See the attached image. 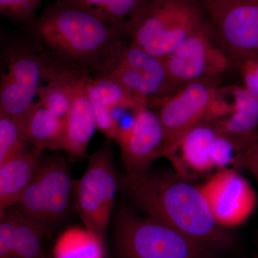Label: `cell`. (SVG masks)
Here are the masks:
<instances>
[{
    "instance_id": "obj_29",
    "label": "cell",
    "mask_w": 258,
    "mask_h": 258,
    "mask_svg": "<svg viewBox=\"0 0 258 258\" xmlns=\"http://www.w3.org/2000/svg\"><path fill=\"white\" fill-rule=\"evenodd\" d=\"M200 1L203 3L206 12H208L220 5L232 1V0H200Z\"/></svg>"
},
{
    "instance_id": "obj_27",
    "label": "cell",
    "mask_w": 258,
    "mask_h": 258,
    "mask_svg": "<svg viewBox=\"0 0 258 258\" xmlns=\"http://www.w3.org/2000/svg\"><path fill=\"white\" fill-rule=\"evenodd\" d=\"M240 166L247 169L258 182V136L243 139Z\"/></svg>"
},
{
    "instance_id": "obj_15",
    "label": "cell",
    "mask_w": 258,
    "mask_h": 258,
    "mask_svg": "<svg viewBox=\"0 0 258 258\" xmlns=\"http://www.w3.org/2000/svg\"><path fill=\"white\" fill-rule=\"evenodd\" d=\"M42 153L32 148L0 164V212L16 206L38 169Z\"/></svg>"
},
{
    "instance_id": "obj_28",
    "label": "cell",
    "mask_w": 258,
    "mask_h": 258,
    "mask_svg": "<svg viewBox=\"0 0 258 258\" xmlns=\"http://www.w3.org/2000/svg\"><path fill=\"white\" fill-rule=\"evenodd\" d=\"M238 64L244 87L258 94V54L245 57Z\"/></svg>"
},
{
    "instance_id": "obj_10",
    "label": "cell",
    "mask_w": 258,
    "mask_h": 258,
    "mask_svg": "<svg viewBox=\"0 0 258 258\" xmlns=\"http://www.w3.org/2000/svg\"><path fill=\"white\" fill-rule=\"evenodd\" d=\"M219 46L239 64L258 54V0H232L207 12Z\"/></svg>"
},
{
    "instance_id": "obj_25",
    "label": "cell",
    "mask_w": 258,
    "mask_h": 258,
    "mask_svg": "<svg viewBox=\"0 0 258 258\" xmlns=\"http://www.w3.org/2000/svg\"><path fill=\"white\" fill-rule=\"evenodd\" d=\"M0 258H14L18 214L13 207L0 212Z\"/></svg>"
},
{
    "instance_id": "obj_11",
    "label": "cell",
    "mask_w": 258,
    "mask_h": 258,
    "mask_svg": "<svg viewBox=\"0 0 258 258\" xmlns=\"http://www.w3.org/2000/svg\"><path fill=\"white\" fill-rule=\"evenodd\" d=\"M199 186L215 222L225 230L242 225L255 210L253 187L233 168L217 171Z\"/></svg>"
},
{
    "instance_id": "obj_5",
    "label": "cell",
    "mask_w": 258,
    "mask_h": 258,
    "mask_svg": "<svg viewBox=\"0 0 258 258\" xmlns=\"http://www.w3.org/2000/svg\"><path fill=\"white\" fill-rule=\"evenodd\" d=\"M74 193L67 161L60 156H50L42 159L33 179L15 207L47 233L69 213Z\"/></svg>"
},
{
    "instance_id": "obj_17",
    "label": "cell",
    "mask_w": 258,
    "mask_h": 258,
    "mask_svg": "<svg viewBox=\"0 0 258 258\" xmlns=\"http://www.w3.org/2000/svg\"><path fill=\"white\" fill-rule=\"evenodd\" d=\"M104 56L138 71L170 93L178 88L169 76L164 59L151 55L132 42L125 43L121 39Z\"/></svg>"
},
{
    "instance_id": "obj_23",
    "label": "cell",
    "mask_w": 258,
    "mask_h": 258,
    "mask_svg": "<svg viewBox=\"0 0 258 258\" xmlns=\"http://www.w3.org/2000/svg\"><path fill=\"white\" fill-rule=\"evenodd\" d=\"M115 21L125 23L147 0H79Z\"/></svg>"
},
{
    "instance_id": "obj_7",
    "label": "cell",
    "mask_w": 258,
    "mask_h": 258,
    "mask_svg": "<svg viewBox=\"0 0 258 258\" xmlns=\"http://www.w3.org/2000/svg\"><path fill=\"white\" fill-rule=\"evenodd\" d=\"M118 189L113 153L106 142L89 157L87 169L76 189V208L85 228L105 244Z\"/></svg>"
},
{
    "instance_id": "obj_13",
    "label": "cell",
    "mask_w": 258,
    "mask_h": 258,
    "mask_svg": "<svg viewBox=\"0 0 258 258\" xmlns=\"http://www.w3.org/2000/svg\"><path fill=\"white\" fill-rule=\"evenodd\" d=\"M8 72L2 76L0 115L22 117L30 109L45 79L47 63L25 49L8 55Z\"/></svg>"
},
{
    "instance_id": "obj_8",
    "label": "cell",
    "mask_w": 258,
    "mask_h": 258,
    "mask_svg": "<svg viewBox=\"0 0 258 258\" xmlns=\"http://www.w3.org/2000/svg\"><path fill=\"white\" fill-rule=\"evenodd\" d=\"M218 91L212 79L198 80L180 86L161 101L157 115L166 134L161 157L189 129L209 122Z\"/></svg>"
},
{
    "instance_id": "obj_19",
    "label": "cell",
    "mask_w": 258,
    "mask_h": 258,
    "mask_svg": "<svg viewBox=\"0 0 258 258\" xmlns=\"http://www.w3.org/2000/svg\"><path fill=\"white\" fill-rule=\"evenodd\" d=\"M106 244L86 228L64 231L53 249V258H106Z\"/></svg>"
},
{
    "instance_id": "obj_20",
    "label": "cell",
    "mask_w": 258,
    "mask_h": 258,
    "mask_svg": "<svg viewBox=\"0 0 258 258\" xmlns=\"http://www.w3.org/2000/svg\"><path fill=\"white\" fill-rule=\"evenodd\" d=\"M86 78L102 103L112 112L117 109L134 108L139 105L146 106L128 88L108 75L98 73L95 77H91L87 74Z\"/></svg>"
},
{
    "instance_id": "obj_4",
    "label": "cell",
    "mask_w": 258,
    "mask_h": 258,
    "mask_svg": "<svg viewBox=\"0 0 258 258\" xmlns=\"http://www.w3.org/2000/svg\"><path fill=\"white\" fill-rule=\"evenodd\" d=\"M113 248L116 258H216V250L128 209L115 218Z\"/></svg>"
},
{
    "instance_id": "obj_16",
    "label": "cell",
    "mask_w": 258,
    "mask_h": 258,
    "mask_svg": "<svg viewBox=\"0 0 258 258\" xmlns=\"http://www.w3.org/2000/svg\"><path fill=\"white\" fill-rule=\"evenodd\" d=\"M227 92V112L221 119L212 122L222 133L235 138L253 135L258 125V94L244 86H235Z\"/></svg>"
},
{
    "instance_id": "obj_22",
    "label": "cell",
    "mask_w": 258,
    "mask_h": 258,
    "mask_svg": "<svg viewBox=\"0 0 258 258\" xmlns=\"http://www.w3.org/2000/svg\"><path fill=\"white\" fill-rule=\"evenodd\" d=\"M16 211L14 258H50L42 245V237L46 232L23 217L17 209Z\"/></svg>"
},
{
    "instance_id": "obj_1",
    "label": "cell",
    "mask_w": 258,
    "mask_h": 258,
    "mask_svg": "<svg viewBox=\"0 0 258 258\" xmlns=\"http://www.w3.org/2000/svg\"><path fill=\"white\" fill-rule=\"evenodd\" d=\"M118 188L146 215L189 238L214 250L233 247L235 237L215 222L200 186L176 171L126 173Z\"/></svg>"
},
{
    "instance_id": "obj_12",
    "label": "cell",
    "mask_w": 258,
    "mask_h": 258,
    "mask_svg": "<svg viewBox=\"0 0 258 258\" xmlns=\"http://www.w3.org/2000/svg\"><path fill=\"white\" fill-rule=\"evenodd\" d=\"M115 141L128 174L152 169L154 161L161 157L166 134L157 113L144 105L134 108L132 120L118 131Z\"/></svg>"
},
{
    "instance_id": "obj_9",
    "label": "cell",
    "mask_w": 258,
    "mask_h": 258,
    "mask_svg": "<svg viewBox=\"0 0 258 258\" xmlns=\"http://www.w3.org/2000/svg\"><path fill=\"white\" fill-rule=\"evenodd\" d=\"M164 60L178 88L191 81L212 79L225 72L229 64L228 56L217 43L208 16Z\"/></svg>"
},
{
    "instance_id": "obj_6",
    "label": "cell",
    "mask_w": 258,
    "mask_h": 258,
    "mask_svg": "<svg viewBox=\"0 0 258 258\" xmlns=\"http://www.w3.org/2000/svg\"><path fill=\"white\" fill-rule=\"evenodd\" d=\"M242 141L222 133L212 122H204L188 132L162 157L185 176L240 166Z\"/></svg>"
},
{
    "instance_id": "obj_14",
    "label": "cell",
    "mask_w": 258,
    "mask_h": 258,
    "mask_svg": "<svg viewBox=\"0 0 258 258\" xmlns=\"http://www.w3.org/2000/svg\"><path fill=\"white\" fill-rule=\"evenodd\" d=\"M85 73L74 83L72 102L64 120L62 150L76 159L86 157L90 141L97 128L96 117L86 88Z\"/></svg>"
},
{
    "instance_id": "obj_26",
    "label": "cell",
    "mask_w": 258,
    "mask_h": 258,
    "mask_svg": "<svg viewBox=\"0 0 258 258\" xmlns=\"http://www.w3.org/2000/svg\"><path fill=\"white\" fill-rule=\"evenodd\" d=\"M42 0H0L1 14L21 23L33 22Z\"/></svg>"
},
{
    "instance_id": "obj_2",
    "label": "cell",
    "mask_w": 258,
    "mask_h": 258,
    "mask_svg": "<svg viewBox=\"0 0 258 258\" xmlns=\"http://www.w3.org/2000/svg\"><path fill=\"white\" fill-rule=\"evenodd\" d=\"M115 21L79 0H57L32 22L35 40L71 64L94 69L107 51L126 35Z\"/></svg>"
},
{
    "instance_id": "obj_21",
    "label": "cell",
    "mask_w": 258,
    "mask_h": 258,
    "mask_svg": "<svg viewBox=\"0 0 258 258\" xmlns=\"http://www.w3.org/2000/svg\"><path fill=\"white\" fill-rule=\"evenodd\" d=\"M23 117L0 115V164L28 151Z\"/></svg>"
},
{
    "instance_id": "obj_18",
    "label": "cell",
    "mask_w": 258,
    "mask_h": 258,
    "mask_svg": "<svg viewBox=\"0 0 258 258\" xmlns=\"http://www.w3.org/2000/svg\"><path fill=\"white\" fill-rule=\"evenodd\" d=\"M29 144L43 152L62 149L64 141V120L42 106L33 103L23 116Z\"/></svg>"
},
{
    "instance_id": "obj_3",
    "label": "cell",
    "mask_w": 258,
    "mask_h": 258,
    "mask_svg": "<svg viewBox=\"0 0 258 258\" xmlns=\"http://www.w3.org/2000/svg\"><path fill=\"white\" fill-rule=\"evenodd\" d=\"M200 0H147L125 23L130 42L164 59L208 18Z\"/></svg>"
},
{
    "instance_id": "obj_24",
    "label": "cell",
    "mask_w": 258,
    "mask_h": 258,
    "mask_svg": "<svg viewBox=\"0 0 258 258\" xmlns=\"http://www.w3.org/2000/svg\"><path fill=\"white\" fill-rule=\"evenodd\" d=\"M87 73H85V80H86V88H87L88 96L92 104L95 117H96L97 129L108 139L115 140L118 134L119 127L115 120L113 112L105 106L98 98L96 91L92 86L88 83Z\"/></svg>"
}]
</instances>
